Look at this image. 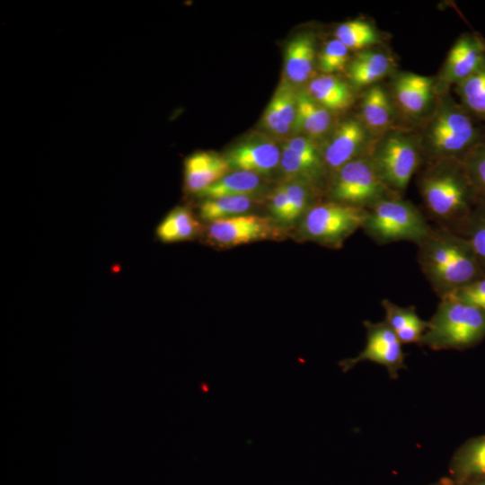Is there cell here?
<instances>
[{
	"mask_svg": "<svg viewBox=\"0 0 485 485\" xmlns=\"http://www.w3.org/2000/svg\"><path fill=\"white\" fill-rule=\"evenodd\" d=\"M417 246L420 269L439 298L484 276L470 242L450 229L432 226Z\"/></svg>",
	"mask_w": 485,
	"mask_h": 485,
	"instance_id": "6da1fadb",
	"label": "cell"
},
{
	"mask_svg": "<svg viewBox=\"0 0 485 485\" xmlns=\"http://www.w3.org/2000/svg\"><path fill=\"white\" fill-rule=\"evenodd\" d=\"M419 136L423 162L461 161L485 139V124L473 117L448 92L437 95Z\"/></svg>",
	"mask_w": 485,
	"mask_h": 485,
	"instance_id": "7a4b0ae2",
	"label": "cell"
},
{
	"mask_svg": "<svg viewBox=\"0 0 485 485\" xmlns=\"http://www.w3.org/2000/svg\"><path fill=\"white\" fill-rule=\"evenodd\" d=\"M418 187L436 225L455 233L480 201L459 160L427 163Z\"/></svg>",
	"mask_w": 485,
	"mask_h": 485,
	"instance_id": "3957f363",
	"label": "cell"
},
{
	"mask_svg": "<svg viewBox=\"0 0 485 485\" xmlns=\"http://www.w3.org/2000/svg\"><path fill=\"white\" fill-rule=\"evenodd\" d=\"M485 339V313L452 296L440 298L419 346L432 350L472 348Z\"/></svg>",
	"mask_w": 485,
	"mask_h": 485,
	"instance_id": "277c9868",
	"label": "cell"
},
{
	"mask_svg": "<svg viewBox=\"0 0 485 485\" xmlns=\"http://www.w3.org/2000/svg\"><path fill=\"white\" fill-rule=\"evenodd\" d=\"M361 228L380 245L400 241L419 245L432 226L413 203L392 194L364 209Z\"/></svg>",
	"mask_w": 485,
	"mask_h": 485,
	"instance_id": "5b68a950",
	"label": "cell"
},
{
	"mask_svg": "<svg viewBox=\"0 0 485 485\" xmlns=\"http://www.w3.org/2000/svg\"><path fill=\"white\" fill-rule=\"evenodd\" d=\"M367 154L384 183L401 196L423 163L419 136L395 128L376 138Z\"/></svg>",
	"mask_w": 485,
	"mask_h": 485,
	"instance_id": "8992f818",
	"label": "cell"
},
{
	"mask_svg": "<svg viewBox=\"0 0 485 485\" xmlns=\"http://www.w3.org/2000/svg\"><path fill=\"white\" fill-rule=\"evenodd\" d=\"M364 209L328 200L317 202L298 224L302 240L339 249L362 226Z\"/></svg>",
	"mask_w": 485,
	"mask_h": 485,
	"instance_id": "52a82bcc",
	"label": "cell"
},
{
	"mask_svg": "<svg viewBox=\"0 0 485 485\" xmlns=\"http://www.w3.org/2000/svg\"><path fill=\"white\" fill-rule=\"evenodd\" d=\"M326 191L329 200L362 209L397 194L384 183L368 154L340 168L330 178Z\"/></svg>",
	"mask_w": 485,
	"mask_h": 485,
	"instance_id": "ba28073f",
	"label": "cell"
},
{
	"mask_svg": "<svg viewBox=\"0 0 485 485\" xmlns=\"http://www.w3.org/2000/svg\"><path fill=\"white\" fill-rule=\"evenodd\" d=\"M363 324L366 334V346L357 356L339 362L342 372L346 373L359 362L371 361L384 366L390 378L397 379L398 372L406 369L402 343L385 321H364Z\"/></svg>",
	"mask_w": 485,
	"mask_h": 485,
	"instance_id": "9c48e42d",
	"label": "cell"
},
{
	"mask_svg": "<svg viewBox=\"0 0 485 485\" xmlns=\"http://www.w3.org/2000/svg\"><path fill=\"white\" fill-rule=\"evenodd\" d=\"M375 139L360 119L348 118L335 127L322 146L329 180L348 162L367 154Z\"/></svg>",
	"mask_w": 485,
	"mask_h": 485,
	"instance_id": "30bf717a",
	"label": "cell"
},
{
	"mask_svg": "<svg viewBox=\"0 0 485 485\" xmlns=\"http://www.w3.org/2000/svg\"><path fill=\"white\" fill-rule=\"evenodd\" d=\"M207 234L212 244L230 248L275 239L281 231L273 220L245 214L209 223Z\"/></svg>",
	"mask_w": 485,
	"mask_h": 485,
	"instance_id": "8fae6325",
	"label": "cell"
},
{
	"mask_svg": "<svg viewBox=\"0 0 485 485\" xmlns=\"http://www.w3.org/2000/svg\"><path fill=\"white\" fill-rule=\"evenodd\" d=\"M485 57V40L475 33H464L452 46L437 80H435L436 95L448 92L470 76Z\"/></svg>",
	"mask_w": 485,
	"mask_h": 485,
	"instance_id": "7c38bea8",
	"label": "cell"
},
{
	"mask_svg": "<svg viewBox=\"0 0 485 485\" xmlns=\"http://www.w3.org/2000/svg\"><path fill=\"white\" fill-rule=\"evenodd\" d=\"M391 97L408 117L427 118L436 101L435 80L422 75L401 72L391 84Z\"/></svg>",
	"mask_w": 485,
	"mask_h": 485,
	"instance_id": "4fadbf2b",
	"label": "cell"
},
{
	"mask_svg": "<svg viewBox=\"0 0 485 485\" xmlns=\"http://www.w3.org/2000/svg\"><path fill=\"white\" fill-rule=\"evenodd\" d=\"M230 168L260 175H269L279 166L281 151L269 138L262 136L243 140L225 155Z\"/></svg>",
	"mask_w": 485,
	"mask_h": 485,
	"instance_id": "5bb4252c",
	"label": "cell"
},
{
	"mask_svg": "<svg viewBox=\"0 0 485 485\" xmlns=\"http://www.w3.org/2000/svg\"><path fill=\"white\" fill-rule=\"evenodd\" d=\"M230 169L225 155L208 151L194 153L184 162L185 190L198 195L226 175Z\"/></svg>",
	"mask_w": 485,
	"mask_h": 485,
	"instance_id": "9a60e30c",
	"label": "cell"
},
{
	"mask_svg": "<svg viewBox=\"0 0 485 485\" xmlns=\"http://www.w3.org/2000/svg\"><path fill=\"white\" fill-rule=\"evenodd\" d=\"M394 102L391 94L380 84L370 86L360 103V120L375 138L393 129Z\"/></svg>",
	"mask_w": 485,
	"mask_h": 485,
	"instance_id": "2e32d148",
	"label": "cell"
},
{
	"mask_svg": "<svg viewBox=\"0 0 485 485\" xmlns=\"http://www.w3.org/2000/svg\"><path fill=\"white\" fill-rule=\"evenodd\" d=\"M448 473L454 485H465L485 477V435L467 439L454 451Z\"/></svg>",
	"mask_w": 485,
	"mask_h": 485,
	"instance_id": "e0dca14e",
	"label": "cell"
},
{
	"mask_svg": "<svg viewBox=\"0 0 485 485\" xmlns=\"http://www.w3.org/2000/svg\"><path fill=\"white\" fill-rule=\"evenodd\" d=\"M296 97L292 84L281 82L264 110L263 127L278 136L287 134L295 120Z\"/></svg>",
	"mask_w": 485,
	"mask_h": 485,
	"instance_id": "ac0fdd59",
	"label": "cell"
},
{
	"mask_svg": "<svg viewBox=\"0 0 485 485\" xmlns=\"http://www.w3.org/2000/svg\"><path fill=\"white\" fill-rule=\"evenodd\" d=\"M315 44L313 35L301 33L294 37L285 50V72L292 84H302L313 74Z\"/></svg>",
	"mask_w": 485,
	"mask_h": 485,
	"instance_id": "d6986e66",
	"label": "cell"
},
{
	"mask_svg": "<svg viewBox=\"0 0 485 485\" xmlns=\"http://www.w3.org/2000/svg\"><path fill=\"white\" fill-rule=\"evenodd\" d=\"M392 68V60L384 53L363 49L348 63L347 74L351 86H372L384 78Z\"/></svg>",
	"mask_w": 485,
	"mask_h": 485,
	"instance_id": "ffe728a7",
	"label": "cell"
},
{
	"mask_svg": "<svg viewBox=\"0 0 485 485\" xmlns=\"http://www.w3.org/2000/svg\"><path fill=\"white\" fill-rule=\"evenodd\" d=\"M306 93L331 112L349 108L354 101L351 85L331 75H322L311 79Z\"/></svg>",
	"mask_w": 485,
	"mask_h": 485,
	"instance_id": "44dd1931",
	"label": "cell"
},
{
	"mask_svg": "<svg viewBox=\"0 0 485 485\" xmlns=\"http://www.w3.org/2000/svg\"><path fill=\"white\" fill-rule=\"evenodd\" d=\"M331 126V111L317 103L306 92L297 93L295 130L318 142L327 135Z\"/></svg>",
	"mask_w": 485,
	"mask_h": 485,
	"instance_id": "7402d4cb",
	"label": "cell"
},
{
	"mask_svg": "<svg viewBox=\"0 0 485 485\" xmlns=\"http://www.w3.org/2000/svg\"><path fill=\"white\" fill-rule=\"evenodd\" d=\"M381 304L385 312L384 321L400 341L402 344L419 345L428 328V321L418 315L415 306H400L389 299H383Z\"/></svg>",
	"mask_w": 485,
	"mask_h": 485,
	"instance_id": "603a6c76",
	"label": "cell"
},
{
	"mask_svg": "<svg viewBox=\"0 0 485 485\" xmlns=\"http://www.w3.org/2000/svg\"><path fill=\"white\" fill-rule=\"evenodd\" d=\"M199 228V222L189 208L176 207L159 224L156 235L163 242H178L192 239Z\"/></svg>",
	"mask_w": 485,
	"mask_h": 485,
	"instance_id": "cb8c5ba5",
	"label": "cell"
},
{
	"mask_svg": "<svg viewBox=\"0 0 485 485\" xmlns=\"http://www.w3.org/2000/svg\"><path fill=\"white\" fill-rule=\"evenodd\" d=\"M454 91L460 103L485 124V57L470 76L454 85Z\"/></svg>",
	"mask_w": 485,
	"mask_h": 485,
	"instance_id": "d4e9b609",
	"label": "cell"
},
{
	"mask_svg": "<svg viewBox=\"0 0 485 485\" xmlns=\"http://www.w3.org/2000/svg\"><path fill=\"white\" fill-rule=\"evenodd\" d=\"M260 185V178L259 175L245 171H235L228 172L198 196L205 199L251 195L259 189Z\"/></svg>",
	"mask_w": 485,
	"mask_h": 485,
	"instance_id": "484cf974",
	"label": "cell"
},
{
	"mask_svg": "<svg viewBox=\"0 0 485 485\" xmlns=\"http://www.w3.org/2000/svg\"><path fill=\"white\" fill-rule=\"evenodd\" d=\"M251 195L205 198L199 206V216L212 223L240 215H245L252 207Z\"/></svg>",
	"mask_w": 485,
	"mask_h": 485,
	"instance_id": "4316f807",
	"label": "cell"
},
{
	"mask_svg": "<svg viewBox=\"0 0 485 485\" xmlns=\"http://www.w3.org/2000/svg\"><path fill=\"white\" fill-rule=\"evenodd\" d=\"M456 233L470 242L485 276V202H478Z\"/></svg>",
	"mask_w": 485,
	"mask_h": 485,
	"instance_id": "83f0119b",
	"label": "cell"
},
{
	"mask_svg": "<svg viewBox=\"0 0 485 485\" xmlns=\"http://www.w3.org/2000/svg\"><path fill=\"white\" fill-rule=\"evenodd\" d=\"M336 39L348 49L360 50L376 44L379 37L374 27L361 20L341 23L335 31Z\"/></svg>",
	"mask_w": 485,
	"mask_h": 485,
	"instance_id": "f1b7e54d",
	"label": "cell"
},
{
	"mask_svg": "<svg viewBox=\"0 0 485 485\" xmlns=\"http://www.w3.org/2000/svg\"><path fill=\"white\" fill-rule=\"evenodd\" d=\"M289 201L287 225H298L307 210L315 203L320 194L308 185L298 181L285 182Z\"/></svg>",
	"mask_w": 485,
	"mask_h": 485,
	"instance_id": "f546056e",
	"label": "cell"
},
{
	"mask_svg": "<svg viewBox=\"0 0 485 485\" xmlns=\"http://www.w3.org/2000/svg\"><path fill=\"white\" fill-rule=\"evenodd\" d=\"M479 199L485 202V139L461 160Z\"/></svg>",
	"mask_w": 485,
	"mask_h": 485,
	"instance_id": "4dcf8cb0",
	"label": "cell"
},
{
	"mask_svg": "<svg viewBox=\"0 0 485 485\" xmlns=\"http://www.w3.org/2000/svg\"><path fill=\"white\" fill-rule=\"evenodd\" d=\"M348 50L339 40H330L319 55V69L328 75L344 69L349 61Z\"/></svg>",
	"mask_w": 485,
	"mask_h": 485,
	"instance_id": "1f68e13d",
	"label": "cell"
},
{
	"mask_svg": "<svg viewBox=\"0 0 485 485\" xmlns=\"http://www.w3.org/2000/svg\"><path fill=\"white\" fill-rule=\"evenodd\" d=\"M446 296L473 305L485 313V276Z\"/></svg>",
	"mask_w": 485,
	"mask_h": 485,
	"instance_id": "d6a6232c",
	"label": "cell"
},
{
	"mask_svg": "<svg viewBox=\"0 0 485 485\" xmlns=\"http://www.w3.org/2000/svg\"><path fill=\"white\" fill-rule=\"evenodd\" d=\"M269 209L274 222L287 225L289 201L285 184L274 190L270 198Z\"/></svg>",
	"mask_w": 485,
	"mask_h": 485,
	"instance_id": "836d02e7",
	"label": "cell"
},
{
	"mask_svg": "<svg viewBox=\"0 0 485 485\" xmlns=\"http://www.w3.org/2000/svg\"><path fill=\"white\" fill-rule=\"evenodd\" d=\"M428 485H454V483L449 476H444Z\"/></svg>",
	"mask_w": 485,
	"mask_h": 485,
	"instance_id": "e575fe53",
	"label": "cell"
},
{
	"mask_svg": "<svg viewBox=\"0 0 485 485\" xmlns=\"http://www.w3.org/2000/svg\"><path fill=\"white\" fill-rule=\"evenodd\" d=\"M465 485H485V477L484 478H481V479H479V480H476V481H471Z\"/></svg>",
	"mask_w": 485,
	"mask_h": 485,
	"instance_id": "d590c367",
	"label": "cell"
}]
</instances>
